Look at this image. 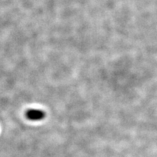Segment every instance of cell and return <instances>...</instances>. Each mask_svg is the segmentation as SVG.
<instances>
[{"instance_id":"1","label":"cell","mask_w":157,"mask_h":157,"mask_svg":"<svg viewBox=\"0 0 157 157\" xmlns=\"http://www.w3.org/2000/svg\"><path fill=\"white\" fill-rule=\"evenodd\" d=\"M45 112L40 109H29L26 113L27 118L33 121H41L45 118Z\"/></svg>"}]
</instances>
